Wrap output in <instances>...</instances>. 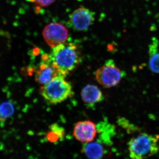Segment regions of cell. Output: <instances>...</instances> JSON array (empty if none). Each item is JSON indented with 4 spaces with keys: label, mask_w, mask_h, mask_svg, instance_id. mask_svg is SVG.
Instances as JSON below:
<instances>
[{
    "label": "cell",
    "mask_w": 159,
    "mask_h": 159,
    "mask_svg": "<svg viewBox=\"0 0 159 159\" xmlns=\"http://www.w3.org/2000/svg\"><path fill=\"white\" fill-rule=\"evenodd\" d=\"M14 106L11 101L2 102L0 105V124L4 125L7 119L14 113Z\"/></svg>",
    "instance_id": "12"
},
{
    "label": "cell",
    "mask_w": 159,
    "mask_h": 159,
    "mask_svg": "<svg viewBox=\"0 0 159 159\" xmlns=\"http://www.w3.org/2000/svg\"><path fill=\"white\" fill-rule=\"evenodd\" d=\"M52 131L54 132L59 136V138H62L64 136V131L62 128H60L57 125H52L51 127Z\"/></svg>",
    "instance_id": "14"
},
{
    "label": "cell",
    "mask_w": 159,
    "mask_h": 159,
    "mask_svg": "<svg viewBox=\"0 0 159 159\" xmlns=\"http://www.w3.org/2000/svg\"><path fill=\"white\" fill-rule=\"evenodd\" d=\"M69 31L65 26L58 23H51L46 25L43 36L48 45L51 48L66 42Z\"/></svg>",
    "instance_id": "5"
},
{
    "label": "cell",
    "mask_w": 159,
    "mask_h": 159,
    "mask_svg": "<svg viewBox=\"0 0 159 159\" xmlns=\"http://www.w3.org/2000/svg\"><path fill=\"white\" fill-rule=\"evenodd\" d=\"M41 92L46 101L52 104H57L70 97L72 88L64 76L58 75L43 86Z\"/></svg>",
    "instance_id": "3"
},
{
    "label": "cell",
    "mask_w": 159,
    "mask_h": 159,
    "mask_svg": "<svg viewBox=\"0 0 159 159\" xmlns=\"http://www.w3.org/2000/svg\"><path fill=\"white\" fill-rule=\"evenodd\" d=\"M56 0H32V2L41 7H46L51 6Z\"/></svg>",
    "instance_id": "13"
},
{
    "label": "cell",
    "mask_w": 159,
    "mask_h": 159,
    "mask_svg": "<svg viewBox=\"0 0 159 159\" xmlns=\"http://www.w3.org/2000/svg\"></svg>",
    "instance_id": "15"
},
{
    "label": "cell",
    "mask_w": 159,
    "mask_h": 159,
    "mask_svg": "<svg viewBox=\"0 0 159 159\" xmlns=\"http://www.w3.org/2000/svg\"><path fill=\"white\" fill-rule=\"evenodd\" d=\"M159 136L147 133L139 134L128 142V150L131 158H146L159 152Z\"/></svg>",
    "instance_id": "2"
},
{
    "label": "cell",
    "mask_w": 159,
    "mask_h": 159,
    "mask_svg": "<svg viewBox=\"0 0 159 159\" xmlns=\"http://www.w3.org/2000/svg\"><path fill=\"white\" fill-rule=\"evenodd\" d=\"M95 12L85 7L74 10L70 16L71 27L76 31H87L95 21Z\"/></svg>",
    "instance_id": "6"
},
{
    "label": "cell",
    "mask_w": 159,
    "mask_h": 159,
    "mask_svg": "<svg viewBox=\"0 0 159 159\" xmlns=\"http://www.w3.org/2000/svg\"><path fill=\"white\" fill-rule=\"evenodd\" d=\"M81 97L84 102L95 103L100 102L103 99L102 92L99 88L93 84H88L81 91Z\"/></svg>",
    "instance_id": "9"
},
{
    "label": "cell",
    "mask_w": 159,
    "mask_h": 159,
    "mask_svg": "<svg viewBox=\"0 0 159 159\" xmlns=\"http://www.w3.org/2000/svg\"><path fill=\"white\" fill-rule=\"evenodd\" d=\"M42 61L40 63L35 73L36 82L45 85L57 75H60L50 59V54H44L42 56Z\"/></svg>",
    "instance_id": "7"
},
{
    "label": "cell",
    "mask_w": 159,
    "mask_h": 159,
    "mask_svg": "<svg viewBox=\"0 0 159 159\" xmlns=\"http://www.w3.org/2000/svg\"><path fill=\"white\" fill-rule=\"evenodd\" d=\"M159 43L158 40L154 38L148 46L149 69L156 74H159Z\"/></svg>",
    "instance_id": "10"
},
{
    "label": "cell",
    "mask_w": 159,
    "mask_h": 159,
    "mask_svg": "<svg viewBox=\"0 0 159 159\" xmlns=\"http://www.w3.org/2000/svg\"><path fill=\"white\" fill-rule=\"evenodd\" d=\"M50 59L60 75H68L81 61V54L78 45L74 43H65L52 48Z\"/></svg>",
    "instance_id": "1"
},
{
    "label": "cell",
    "mask_w": 159,
    "mask_h": 159,
    "mask_svg": "<svg viewBox=\"0 0 159 159\" xmlns=\"http://www.w3.org/2000/svg\"><path fill=\"white\" fill-rule=\"evenodd\" d=\"M95 76L99 84L104 87L109 88L118 85L124 74L116 65L113 60H110L96 71Z\"/></svg>",
    "instance_id": "4"
},
{
    "label": "cell",
    "mask_w": 159,
    "mask_h": 159,
    "mask_svg": "<svg viewBox=\"0 0 159 159\" xmlns=\"http://www.w3.org/2000/svg\"><path fill=\"white\" fill-rule=\"evenodd\" d=\"M82 152L89 158L99 159L102 157L104 149L99 143L90 142L84 145Z\"/></svg>",
    "instance_id": "11"
},
{
    "label": "cell",
    "mask_w": 159,
    "mask_h": 159,
    "mask_svg": "<svg viewBox=\"0 0 159 159\" xmlns=\"http://www.w3.org/2000/svg\"><path fill=\"white\" fill-rule=\"evenodd\" d=\"M96 125L92 121H80L75 124L73 135L77 141L82 143H88L94 141L97 135Z\"/></svg>",
    "instance_id": "8"
}]
</instances>
